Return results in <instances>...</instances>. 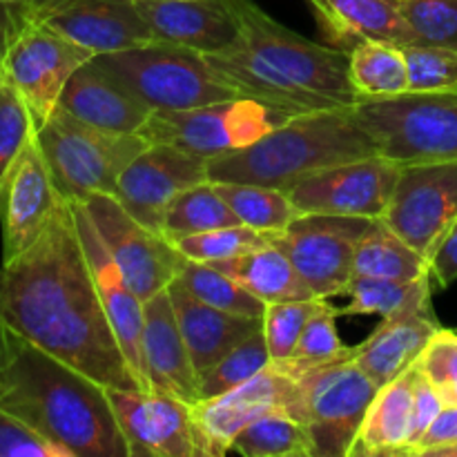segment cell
Instances as JSON below:
<instances>
[{
	"label": "cell",
	"mask_w": 457,
	"mask_h": 457,
	"mask_svg": "<svg viewBox=\"0 0 457 457\" xmlns=\"http://www.w3.org/2000/svg\"><path fill=\"white\" fill-rule=\"evenodd\" d=\"M442 409H445V402H442L440 391H437L436 384L431 382V378L420 369V364H415L413 420H411V440L404 457H411L413 449L420 445L422 436L428 431V427H431L433 420L437 418V413H440Z\"/></svg>",
	"instance_id": "ee69618b"
},
{
	"label": "cell",
	"mask_w": 457,
	"mask_h": 457,
	"mask_svg": "<svg viewBox=\"0 0 457 457\" xmlns=\"http://www.w3.org/2000/svg\"><path fill=\"white\" fill-rule=\"evenodd\" d=\"M239 223L241 221L232 212L230 205L221 199L214 183L205 181L174 196V201L165 210L161 235L174 244L183 237L201 235V232L226 226H239Z\"/></svg>",
	"instance_id": "836d02e7"
},
{
	"label": "cell",
	"mask_w": 457,
	"mask_h": 457,
	"mask_svg": "<svg viewBox=\"0 0 457 457\" xmlns=\"http://www.w3.org/2000/svg\"><path fill=\"white\" fill-rule=\"evenodd\" d=\"M58 107L94 128L119 134H141L152 110L143 105L96 58L80 65L67 80Z\"/></svg>",
	"instance_id": "7402d4cb"
},
{
	"label": "cell",
	"mask_w": 457,
	"mask_h": 457,
	"mask_svg": "<svg viewBox=\"0 0 457 457\" xmlns=\"http://www.w3.org/2000/svg\"><path fill=\"white\" fill-rule=\"evenodd\" d=\"M9 348L0 378L4 411L70 457H129L103 384L13 333Z\"/></svg>",
	"instance_id": "3957f363"
},
{
	"label": "cell",
	"mask_w": 457,
	"mask_h": 457,
	"mask_svg": "<svg viewBox=\"0 0 457 457\" xmlns=\"http://www.w3.org/2000/svg\"><path fill=\"white\" fill-rule=\"evenodd\" d=\"M415 43L457 49V0H400Z\"/></svg>",
	"instance_id": "b9f144b4"
},
{
	"label": "cell",
	"mask_w": 457,
	"mask_h": 457,
	"mask_svg": "<svg viewBox=\"0 0 457 457\" xmlns=\"http://www.w3.org/2000/svg\"><path fill=\"white\" fill-rule=\"evenodd\" d=\"M270 364L272 360L266 346V337H263V330H259L253 337L232 348L212 369L199 375V400L223 395V393L253 379L254 375H259Z\"/></svg>",
	"instance_id": "8d00e7d4"
},
{
	"label": "cell",
	"mask_w": 457,
	"mask_h": 457,
	"mask_svg": "<svg viewBox=\"0 0 457 457\" xmlns=\"http://www.w3.org/2000/svg\"><path fill=\"white\" fill-rule=\"evenodd\" d=\"M94 58L152 112L190 110L239 96L212 70L205 54L181 45L150 40Z\"/></svg>",
	"instance_id": "52a82bcc"
},
{
	"label": "cell",
	"mask_w": 457,
	"mask_h": 457,
	"mask_svg": "<svg viewBox=\"0 0 457 457\" xmlns=\"http://www.w3.org/2000/svg\"><path fill=\"white\" fill-rule=\"evenodd\" d=\"M378 154L353 107L290 116L253 145L208 161L212 183H259L288 192L320 170Z\"/></svg>",
	"instance_id": "277c9868"
},
{
	"label": "cell",
	"mask_w": 457,
	"mask_h": 457,
	"mask_svg": "<svg viewBox=\"0 0 457 457\" xmlns=\"http://www.w3.org/2000/svg\"><path fill=\"white\" fill-rule=\"evenodd\" d=\"M288 119L290 114L268 103L237 96L190 110L152 112L143 125L141 137L150 143H168L210 161L253 145Z\"/></svg>",
	"instance_id": "ba28073f"
},
{
	"label": "cell",
	"mask_w": 457,
	"mask_h": 457,
	"mask_svg": "<svg viewBox=\"0 0 457 457\" xmlns=\"http://www.w3.org/2000/svg\"><path fill=\"white\" fill-rule=\"evenodd\" d=\"M409 67V92H457V49L440 45H402Z\"/></svg>",
	"instance_id": "f35d334b"
},
{
	"label": "cell",
	"mask_w": 457,
	"mask_h": 457,
	"mask_svg": "<svg viewBox=\"0 0 457 457\" xmlns=\"http://www.w3.org/2000/svg\"><path fill=\"white\" fill-rule=\"evenodd\" d=\"M373 219L303 212L270 237L317 299L346 295L353 281L355 250Z\"/></svg>",
	"instance_id": "30bf717a"
},
{
	"label": "cell",
	"mask_w": 457,
	"mask_h": 457,
	"mask_svg": "<svg viewBox=\"0 0 457 457\" xmlns=\"http://www.w3.org/2000/svg\"><path fill=\"white\" fill-rule=\"evenodd\" d=\"M9 335H12L9 328L0 321V378H3L4 366H7L9 361V351H12V348H9Z\"/></svg>",
	"instance_id": "681fc988"
},
{
	"label": "cell",
	"mask_w": 457,
	"mask_h": 457,
	"mask_svg": "<svg viewBox=\"0 0 457 457\" xmlns=\"http://www.w3.org/2000/svg\"><path fill=\"white\" fill-rule=\"evenodd\" d=\"M62 199L34 132L0 190L3 262H12L43 235Z\"/></svg>",
	"instance_id": "d6986e66"
},
{
	"label": "cell",
	"mask_w": 457,
	"mask_h": 457,
	"mask_svg": "<svg viewBox=\"0 0 457 457\" xmlns=\"http://www.w3.org/2000/svg\"><path fill=\"white\" fill-rule=\"evenodd\" d=\"M80 204L87 210L112 259L119 263L125 279L143 302L177 279L186 257L161 232L134 219L114 195H92Z\"/></svg>",
	"instance_id": "7c38bea8"
},
{
	"label": "cell",
	"mask_w": 457,
	"mask_h": 457,
	"mask_svg": "<svg viewBox=\"0 0 457 457\" xmlns=\"http://www.w3.org/2000/svg\"><path fill=\"white\" fill-rule=\"evenodd\" d=\"M92 58L89 49L80 47L52 27L27 18L9 49L0 76L21 94L38 129L56 112L71 74Z\"/></svg>",
	"instance_id": "8fae6325"
},
{
	"label": "cell",
	"mask_w": 457,
	"mask_h": 457,
	"mask_svg": "<svg viewBox=\"0 0 457 457\" xmlns=\"http://www.w3.org/2000/svg\"><path fill=\"white\" fill-rule=\"evenodd\" d=\"M205 181H210L208 159L168 143H150L120 174L114 196L143 226L161 232L174 196Z\"/></svg>",
	"instance_id": "e0dca14e"
},
{
	"label": "cell",
	"mask_w": 457,
	"mask_h": 457,
	"mask_svg": "<svg viewBox=\"0 0 457 457\" xmlns=\"http://www.w3.org/2000/svg\"><path fill=\"white\" fill-rule=\"evenodd\" d=\"M457 437V406H445L433 420L428 431L424 433L420 445L415 446L411 457H431L433 451L451 445Z\"/></svg>",
	"instance_id": "7dc6e473"
},
{
	"label": "cell",
	"mask_w": 457,
	"mask_h": 457,
	"mask_svg": "<svg viewBox=\"0 0 457 457\" xmlns=\"http://www.w3.org/2000/svg\"><path fill=\"white\" fill-rule=\"evenodd\" d=\"M353 112L378 154L395 163L457 159V92L360 98Z\"/></svg>",
	"instance_id": "8992f818"
},
{
	"label": "cell",
	"mask_w": 457,
	"mask_h": 457,
	"mask_svg": "<svg viewBox=\"0 0 457 457\" xmlns=\"http://www.w3.org/2000/svg\"><path fill=\"white\" fill-rule=\"evenodd\" d=\"M418 364L436 386L457 384V333L440 328V333L431 339Z\"/></svg>",
	"instance_id": "f6af8a7d"
},
{
	"label": "cell",
	"mask_w": 457,
	"mask_h": 457,
	"mask_svg": "<svg viewBox=\"0 0 457 457\" xmlns=\"http://www.w3.org/2000/svg\"><path fill=\"white\" fill-rule=\"evenodd\" d=\"M239 25L235 43L205 54L239 96L290 116L353 107L360 96L348 76V52L324 47L268 16L254 0H226Z\"/></svg>",
	"instance_id": "7a4b0ae2"
},
{
	"label": "cell",
	"mask_w": 457,
	"mask_h": 457,
	"mask_svg": "<svg viewBox=\"0 0 457 457\" xmlns=\"http://www.w3.org/2000/svg\"><path fill=\"white\" fill-rule=\"evenodd\" d=\"M214 187L244 226L263 235L281 232L302 214L288 192L279 187L259 183H214Z\"/></svg>",
	"instance_id": "1f68e13d"
},
{
	"label": "cell",
	"mask_w": 457,
	"mask_h": 457,
	"mask_svg": "<svg viewBox=\"0 0 457 457\" xmlns=\"http://www.w3.org/2000/svg\"><path fill=\"white\" fill-rule=\"evenodd\" d=\"M337 308L330 306L328 299H320L290 360L272 366L288 373L290 378H299L308 370H315L320 366L333 364V361L353 355V346H346L337 333Z\"/></svg>",
	"instance_id": "e575fe53"
},
{
	"label": "cell",
	"mask_w": 457,
	"mask_h": 457,
	"mask_svg": "<svg viewBox=\"0 0 457 457\" xmlns=\"http://www.w3.org/2000/svg\"><path fill=\"white\" fill-rule=\"evenodd\" d=\"M348 76L360 98H384L409 92V67L402 45L370 40L348 52Z\"/></svg>",
	"instance_id": "f546056e"
},
{
	"label": "cell",
	"mask_w": 457,
	"mask_h": 457,
	"mask_svg": "<svg viewBox=\"0 0 457 457\" xmlns=\"http://www.w3.org/2000/svg\"><path fill=\"white\" fill-rule=\"evenodd\" d=\"M36 123L21 94L0 76V190L27 141L34 137Z\"/></svg>",
	"instance_id": "60d3db41"
},
{
	"label": "cell",
	"mask_w": 457,
	"mask_h": 457,
	"mask_svg": "<svg viewBox=\"0 0 457 457\" xmlns=\"http://www.w3.org/2000/svg\"><path fill=\"white\" fill-rule=\"evenodd\" d=\"M402 165L382 154L320 170L288 190L303 212L382 219L395 192Z\"/></svg>",
	"instance_id": "5bb4252c"
},
{
	"label": "cell",
	"mask_w": 457,
	"mask_h": 457,
	"mask_svg": "<svg viewBox=\"0 0 457 457\" xmlns=\"http://www.w3.org/2000/svg\"><path fill=\"white\" fill-rule=\"evenodd\" d=\"M27 18H29L27 7L0 3V74H3L9 49H12L13 40H16L18 34L22 31V27H25Z\"/></svg>",
	"instance_id": "c3c4849f"
},
{
	"label": "cell",
	"mask_w": 457,
	"mask_h": 457,
	"mask_svg": "<svg viewBox=\"0 0 457 457\" xmlns=\"http://www.w3.org/2000/svg\"><path fill=\"white\" fill-rule=\"evenodd\" d=\"M154 40L214 54L235 43L239 25L226 0H137Z\"/></svg>",
	"instance_id": "603a6c76"
},
{
	"label": "cell",
	"mask_w": 457,
	"mask_h": 457,
	"mask_svg": "<svg viewBox=\"0 0 457 457\" xmlns=\"http://www.w3.org/2000/svg\"><path fill=\"white\" fill-rule=\"evenodd\" d=\"M440 328L431 306L400 312L382 320L370 337L353 346V361L378 386H384L418 364Z\"/></svg>",
	"instance_id": "cb8c5ba5"
},
{
	"label": "cell",
	"mask_w": 457,
	"mask_h": 457,
	"mask_svg": "<svg viewBox=\"0 0 457 457\" xmlns=\"http://www.w3.org/2000/svg\"><path fill=\"white\" fill-rule=\"evenodd\" d=\"M0 321L105 388H143L103 311L67 199L43 235L0 266Z\"/></svg>",
	"instance_id": "6da1fadb"
},
{
	"label": "cell",
	"mask_w": 457,
	"mask_h": 457,
	"mask_svg": "<svg viewBox=\"0 0 457 457\" xmlns=\"http://www.w3.org/2000/svg\"><path fill=\"white\" fill-rule=\"evenodd\" d=\"M317 303H320V299H295V302L268 303L262 317V330L272 364H284L286 360H290L308 320L315 312Z\"/></svg>",
	"instance_id": "ab89813d"
},
{
	"label": "cell",
	"mask_w": 457,
	"mask_h": 457,
	"mask_svg": "<svg viewBox=\"0 0 457 457\" xmlns=\"http://www.w3.org/2000/svg\"><path fill=\"white\" fill-rule=\"evenodd\" d=\"M177 281L199 302L219 308V311L232 312V315L263 317V311H266V303L262 299L254 297L250 290H245L232 277L210 263L183 259Z\"/></svg>",
	"instance_id": "d590c367"
},
{
	"label": "cell",
	"mask_w": 457,
	"mask_h": 457,
	"mask_svg": "<svg viewBox=\"0 0 457 457\" xmlns=\"http://www.w3.org/2000/svg\"><path fill=\"white\" fill-rule=\"evenodd\" d=\"M431 457H457V437L453 442H451V445H446V446H442V449L433 451Z\"/></svg>",
	"instance_id": "816d5d0a"
},
{
	"label": "cell",
	"mask_w": 457,
	"mask_h": 457,
	"mask_svg": "<svg viewBox=\"0 0 457 457\" xmlns=\"http://www.w3.org/2000/svg\"><path fill=\"white\" fill-rule=\"evenodd\" d=\"M168 293L196 375L212 369L232 348L253 337L263 326L262 317L232 315L199 302L177 279L168 286Z\"/></svg>",
	"instance_id": "d4e9b609"
},
{
	"label": "cell",
	"mask_w": 457,
	"mask_h": 457,
	"mask_svg": "<svg viewBox=\"0 0 457 457\" xmlns=\"http://www.w3.org/2000/svg\"><path fill=\"white\" fill-rule=\"evenodd\" d=\"M431 275L415 281L355 277L346 290L348 303L337 308V315L395 317L413 308L431 306Z\"/></svg>",
	"instance_id": "4dcf8cb0"
},
{
	"label": "cell",
	"mask_w": 457,
	"mask_h": 457,
	"mask_svg": "<svg viewBox=\"0 0 457 457\" xmlns=\"http://www.w3.org/2000/svg\"><path fill=\"white\" fill-rule=\"evenodd\" d=\"M36 138L54 183L67 201L114 195L125 168L150 145L141 134L107 132L74 119L61 107L36 129Z\"/></svg>",
	"instance_id": "5b68a950"
},
{
	"label": "cell",
	"mask_w": 457,
	"mask_h": 457,
	"mask_svg": "<svg viewBox=\"0 0 457 457\" xmlns=\"http://www.w3.org/2000/svg\"><path fill=\"white\" fill-rule=\"evenodd\" d=\"M355 277H375V279L415 281L431 275L428 259L411 248L400 235L391 230L382 219H373L355 250ZM353 277V279H355Z\"/></svg>",
	"instance_id": "f1b7e54d"
},
{
	"label": "cell",
	"mask_w": 457,
	"mask_h": 457,
	"mask_svg": "<svg viewBox=\"0 0 457 457\" xmlns=\"http://www.w3.org/2000/svg\"><path fill=\"white\" fill-rule=\"evenodd\" d=\"M437 391H440L445 406H457V384H451V386H437Z\"/></svg>",
	"instance_id": "f907efd6"
},
{
	"label": "cell",
	"mask_w": 457,
	"mask_h": 457,
	"mask_svg": "<svg viewBox=\"0 0 457 457\" xmlns=\"http://www.w3.org/2000/svg\"><path fill=\"white\" fill-rule=\"evenodd\" d=\"M230 453L244 457H315L308 428L288 411H270L235 437Z\"/></svg>",
	"instance_id": "d6a6232c"
},
{
	"label": "cell",
	"mask_w": 457,
	"mask_h": 457,
	"mask_svg": "<svg viewBox=\"0 0 457 457\" xmlns=\"http://www.w3.org/2000/svg\"><path fill=\"white\" fill-rule=\"evenodd\" d=\"M293 418L308 428L315 457H351L378 384L353 361V355L299 375Z\"/></svg>",
	"instance_id": "9c48e42d"
},
{
	"label": "cell",
	"mask_w": 457,
	"mask_h": 457,
	"mask_svg": "<svg viewBox=\"0 0 457 457\" xmlns=\"http://www.w3.org/2000/svg\"><path fill=\"white\" fill-rule=\"evenodd\" d=\"M70 204L71 210H74L80 244H83L85 257H87L94 286H96L98 299L103 303V311H105L107 320H110V326L114 330L116 339H119V346L123 351L125 360H128L129 369L137 375L141 386L145 391H150V384H147L145 375V361H143V321H145L143 299L138 297L132 284L125 279L119 263L112 259L110 250L103 244L101 235L94 228L85 205L80 201H70Z\"/></svg>",
	"instance_id": "ffe728a7"
},
{
	"label": "cell",
	"mask_w": 457,
	"mask_h": 457,
	"mask_svg": "<svg viewBox=\"0 0 457 457\" xmlns=\"http://www.w3.org/2000/svg\"><path fill=\"white\" fill-rule=\"evenodd\" d=\"M428 266H431V277L442 288H449L457 281V219L436 244L428 257Z\"/></svg>",
	"instance_id": "bcb514c9"
},
{
	"label": "cell",
	"mask_w": 457,
	"mask_h": 457,
	"mask_svg": "<svg viewBox=\"0 0 457 457\" xmlns=\"http://www.w3.org/2000/svg\"><path fill=\"white\" fill-rule=\"evenodd\" d=\"M143 361L150 391L170 393L187 404L199 400V375L187 353L168 288L143 302Z\"/></svg>",
	"instance_id": "44dd1931"
},
{
	"label": "cell",
	"mask_w": 457,
	"mask_h": 457,
	"mask_svg": "<svg viewBox=\"0 0 457 457\" xmlns=\"http://www.w3.org/2000/svg\"><path fill=\"white\" fill-rule=\"evenodd\" d=\"M210 266L226 272L237 284L262 299L266 306L277 302H295V299H317L295 270L290 259L272 244L241 257L214 262Z\"/></svg>",
	"instance_id": "83f0119b"
},
{
	"label": "cell",
	"mask_w": 457,
	"mask_h": 457,
	"mask_svg": "<svg viewBox=\"0 0 457 457\" xmlns=\"http://www.w3.org/2000/svg\"><path fill=\"white\" fill-rule=\"evenodd\" d=\"M413 378L415 366L378 388L353 442L351 457L406 455L413 420Z\"/></svg>",
	"instance_id": "4316f807"
},
{
	"label": "cell",
	"mask_w": 457,
	"mask_h": 457,
	"mask_svg": "<svg viewBox=\"0 0 457 457\" xmlns=\"http://www.w3.org/2000/svg\"><path fill=\"white\" fill-rule=\"evenodd\" d=\"M308 4L333 47L351 52L370 40L415 43L413 31L402 16L400 0H308Z\"/></svg>",
	"instance_id": "484cf974"
},
{
	"label": "cell",
	"mask_w": 457,
	"mask_h": 457,
	"mask_svg": "<svg viewBox=\"0 0 457 457\" xmlns=\"http://www.w3.org/2000/svg\"><path fill=\"white\" fill-rule=\"evenodd\" d=\"M129 457H201L190 404L145 388H107Z\"/></svg>",
	"instance_id": "2e32d148"
},
{
	"label": "cell",
	"mask_w": 457,
	"mask_h": 457,
	"mask_svg": "<svg viewBox=\"0 0 457 457\" xmlns=\"http://www.w3.org/2000/svg\"><path fill=\"white\" fill-rule=\"evenodd\" d=\"M266 245H270V237L253 230V228L244 226V223L217 228V230H208L201 232V235H190L174 241V248L183 257L201 263L226 262V259L241 257V254L254 253V250L266 248Z\"/></svg>",
	"instance_id": "74e56055"
},
{
	"label": "cell",
	"mask_w": 457,
	"mask_h": 457,
	"mask_svg": "<svg viewBox=\"0 0 457 457\" xmlns=\"http://www.w3.org/2000/svg\"><path fill=\"white\" fill-rule=\"evenodd\" d=\"M0 457H70L0 406Z\"/></svg>",
	"instance_id": "7bdbcfd3"
},
{
	"label": "cell",
	"mask_w": 457,
	"mask_h": 457,
	"mask_svg": "<svg viewBox=\"0 0 457 457\" xmlns=\"http://www.w3.org/2000/svg\"><path fill=\"white\" fill-rule=\"evenodd\" d=\"M295 404H297V379L272 364L223 395L196 400L195 404H190V413L199 455H228L235 437L254 420L270 411H288L293 415Z\"/></svg>",
	"instance_id": "9a60e30c"
},
{
	"label": "cell",
	"mask_w": 457,
	"mask_h": 457,
	"mask_svg": "<svg viewBox=\"0 0 457 457\" xmlns=\"http://www.w3.org/2000/svg\"><path fill=\"white\" fill-rule=\"evenodd\" d=\"M4 4H21V7H31V4H38L43 0H0Z\"/></svg>",
	"instance_id": "f5cc1de1"
},
{
	"label": "cell",
	"mask_w": 457,
	"mask_h": 457,
	"mask_svg": "<svg viewBox=\"0 0 457 457\" xmlns=\"http://www.w3.org/2000/svg\"><path fill=\"white\" fill-rule=\"evenodd\" d=\"M27 12L29 18L67 36L94 56L154 40L137 0H43Z\"/></svg>",
	"instance_id": "ac0fdd59"
},
{
	"label": "cell",
	"mask_w": 457,
	"mask_h": 457,
	"mask_svg": "<svg viewBox=\"0 0 457 457\" xmlns=\"http://www.w3.org/2000/svg\"><path fill=\"white\" fill-rule=\"evenodd\" d=\"M455 219L457 159L402 165L382 221L428 259Z\"/></svg>",
	"instance_id": "4fadbf2b"
}]
</instances>
